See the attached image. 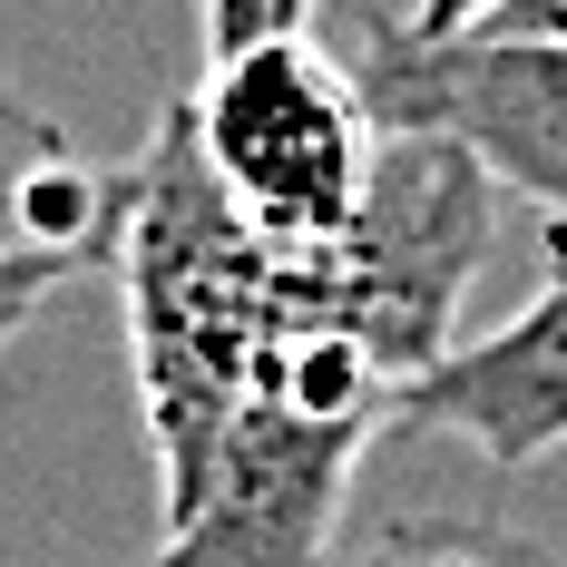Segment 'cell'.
Returning <instances> with one entry per match:
<instances>
[{"mask_svg":"<svg viewBox=\"0 0 567 567\" xmlns=\"http://www.w3.org/2000/svg\"><path fill=\"white\" fill-rule=\"evenodd\" d=\"M89 235H99V176L0 69V245H59L89 265Z\"/></svg>","mask_w":567,"mask_h":567,"instance_id":"cell-6","label":"cell"},{"mask_svg":"<svg viewBox=\"0 0 567 567\" xmlns=\"http://www.w3.org/2000/svg\"><path fill=\"white\" fill-rule=\"evenodd\" d=\"M392 431L421 441H460L489 470H538L567 451V265L528 303H518L499 333L451 342L431 372H411Z\"/></svg>","mask_w":567,"mask_h":567,"instance_id":"cell-5","label":"cell"},{"mask_svg":"<svg viewBox=\"0 0 567 567\" xmlns=\"http://www.w3.org/2000/svg\"><path fill=\"white\" fill-rule=\"evenodd\" d=\"M352 69L382 127L460 137L489 167V186H509L548 226H567V30H518V20L421 30L392 10H362Z\"/></svg>","mask_w":567,"mask_h":567,"instance_id":"cell-4","label":"cell"},{"mask_svg":"<svg viewBox=\"0 0 567 567\" xmlns=\"http://www.w3.org/2000/svg\"><path fill=\"white\" fill-rule=\"evenodd\" d=\"M489 10H509V0H411L421 30H460V20H489Z\"/></svg>","mask_w":567,"mask_h":567,"instance_id":"cell-10","label":"cell"},{"mask_svg":"<svg viewBox=\"0 0 567 567\" xmlns=\"http://www.w3.org/2000/svg\"><path fill=\"white\" fill-rule=\"evenodd\" d=\"M196 147L235 206L284 245H323L352 226L372 157H382V109L362 69L333 59L303 20L255 30L235 50H206V79L186 89Z\"/></svg>","mask_w":567,"mask_h":567,"instance_id":"cell-3","label":"cell"},{"mask_svg":"<svg viewBox=\"0 0 567 567\" xmlns=\"http://www.w3.org/2000/svg\"><path fill=\"white\" fill-rule=\"evenodd\" d=\"M323 567H567V558L489 509H401L372 518L362 538H333Z\"/></svg>","mask_w":567,"mask_h":567,"instance_id":"cell-7","label":"cell"},{"mask_svg":"<svg viewBox=\"0 0 567 567\" xmlns=\"http://www.w3.org/2000/svg\"><path fill=\"white\" fill-rule=\"evenodd\" d=\"M59 275H79V255H59V245H0V352L30 333V313L59 293Z\"/></svg>","mask_w":567,"mask_h":567,"instance_id":"cell-8","label":"cell"},{"mask_svg":"<svg viewBox=\"0 0 567 567\" xmlns=\"http://www.w3.org/2000/svg\"><path fill=\"white\" fill-rule=\"evenodd\" d=\"M293 20H313V0H206V50H235L255 30H293Z\"/></svg>","mask_w":567,"mask_h":567,"instance_id":"cell-9","label":"cell"},{"mask_svg":"<svg viewBox=\"0 0 567 567\" xmlns=\"http://www.w3.org/2000/svg\"><path fill=\"white\" fill-rule=\"evenodd\" d=\"M401 392L411 372L382 362L352 323H284L235 392L196 489L157 509L147 567H323L352 509V470L401 421Z\"/></svg>","mask_w":567,"mask_h":567,"instance_id":"cell-2","label":"cell"},{"mask_svg":"<svg viewBox=\"0 0 567 567\" xmlns=\"http://www.w3.org/2000/svg\"><path fill=\"white\" fill-rule=\"evenodd\" d=\"M489 20H518V30H567V0H509V10H489Z\"/></svg>","mask_w":567,"mask_h":567,"instance_id":"cell-11","label":"cell"},{"mask_svg":"<svg viewBox=\"0 0 567 567\" xmlns=\"http://www.w3.org/2000/svg\"><path fill=\"white\" fill-rule=\"evenodd\" d=\"M89 265L117 284L127 372H137L147 451H157V509H176L196 489V470L216 451L235 392L255 382L265 342L284 323H303V313L342 323L333 235L323 245H284V235L255 226L216 186L186 99H167L147 147L99 176Z\"/></svg>","mask_w":567,"mask_h":567,"instance_id":"cell-1","label":"cell"}]
</instances>
